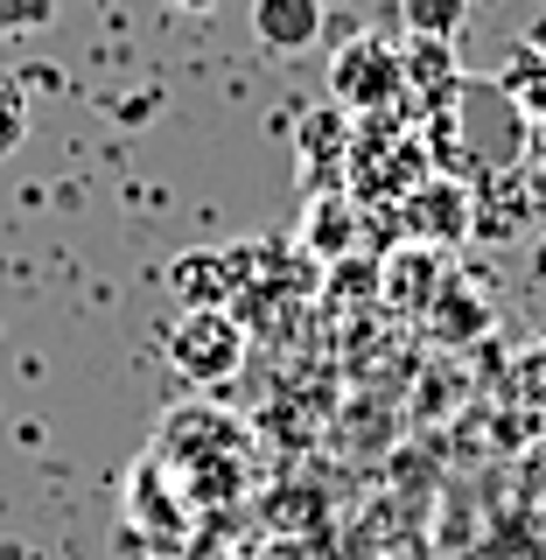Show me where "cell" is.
Masks as SVG:
<instances>
[{
  "label": "cell",
  "mask_w": 546,
  "mask_h": 560,
  "mask_svg": "<svg viewBox=\"0 0 546 560\" xmlns=\"http://www.w3.org/2000/svg\"><path fill=\"white\" fill-rule=\"evenodd\" d=\"M169 364H175V378L183 385H232L239 378V364H245V329H239V315L232 308H183L169 323Z\"/></svg>",
  "instance_id": "cell-1"
},
{
  "label": "cell",
  "mask_w": 546,
  "mask_h": 560,
  "mask_svg": "<svg viewBox=\"0 0 546 560\" xmlns=\"http://www.w3.org/2000/svg\"><path fill=\"white\" fill-rule=\"evenodd\" d=\"M329 98L344 105V113H393L399 98H407V63H399V49H385L379 35H358V43H344L337 57H329Z\"/></svg>",
  "instance_id": "cell-2"
},
{
  "label": "cell",
  "mask_w": 546,
  "mask_h": 560,
  "mask_svg": "<svg viewBox=\"0 0 546 560\" xmlns=\"http://www.w3.org/2000/svg\"><path fill=\"white\" fill-rule=\"evenodd\" d=\"M323 35V0H253V43L267 57H302Z\"/></svg>",
  "instance_id": "cell-3"
},
{
  "label": "cell",
  "mask_w": 546,
  "mask_h": 560,
  "mask_svg": "<svg viewBox=\"0 0 546 560\" xmlns=\"http://www.w3.org/2000/svg\"><path fill=\"white\" fill-rule=\"evenodd\" d=\"M407 218H414V238L455 245V238L469 232V189L449 183V175H434L428 189H414V197H407Z\"/></svg>",
  "instance_id": "cell-4"
},
{
  "label": "cell",
  "mask_w": 546,
  "mask_h": 560,
  "mask_svg": "<svg viewBox=\"0 0 546 560\" xmlns=\"http://www.w3.org/2000/svg\"><path fill=\"white\" fill-rule=\"evenodd\" d=\"M224 273H239V259H224V253H183L169 267V288L183 294V308H224V294L239 288V280H224Z\"/></svg>",
  "instance_id": "cell-5"
},
{
  "label": "cell",
  "mask_w": 546,
  "mask_h": 560,
  "mask_svg": "<svg viewBox=\"0 0 546 560\" xmlns=\"http://www.w3.org/2000/svg\"><path fill=\"white\" fill-rule=\"evenodd\" d=\"M455 49L449 43H434V35H414V49H407V57H399V63H407V84H420V92H428L434 105H442L449 92H455Z\"/></svg>",
  "instance_id": "cell-6"
},
{
  "label": "cell",
  "mask_w": 546,
  "mask_h": 560,
  "mask_svg": "<svg viewBox=\"0 0 546 560\" xmlns=\"http://www.w3.org/2000/svg\"><path fill=\"white\" fill-rule=\"evenodd\" d=\"M399 14H407L414 35H434V43H455L469 22V0H399Z\"/></svg>",
  "instance_id": "cell-7"
},
{
  "label": "cell",
  "mask_w": 546,
  "mask_h": 560,
  "mask_svg": "<svg viewBox=\"0 0 546 560\" xmlns=\"http://www.w3.org/2000/svg\"><path fill=\"white\" fill-rule=\"evenodd\" d=\"M22 140H28V98H22L14 78H0V162H8Z\"/></svg>",
  "instance_id": "cell-8"
},
{
  "label": "cell",
  "mask_w": 546,
  "mask_h": 560,
  "mask_svg": "<svg viewBox=\"0 0 546 560\" xmlns=\"http://www.w3.org/2000/svg\"><path fill=\"white\" fill-rule=\"evenodd\" d=\"M57 22V0H0V35H28Z\"/></svg>",
  "instance_id": "cell-9"
},
{
  "label": "cell",
  "mask_w": 546,
  "mask_h": 560,
  "mask_svg": "<svg viewBox=\"0 0 546 560\" xmlns=\"http://www.w3.org/2000/svg\"><path fill=\"white\" fill-rule=\"evenodd\" d=\"M315 245H323V253H344V245H350V210L337 197L315 203Z\"/></svg>",
  "instance_id": "cell-10"
},
{
  "label": "cell",
  "mask_w": 546,
  "mask_h": 560,
  "mask_svg": "<svg viewBox=\"0 0 546 560\" xmlns=\"http://www.w3.org/2000/svg\"><path fill=\"white\" fill-rule=\"evenodd\" d=\"M302 154H315V162H337V154H344V113H323L315 127H302Z\"/></svg>",
  "instance_id": "cell-11"
},
{
  "label": "cell",
  "mask_w": 546,
  "mask_h": 560,
  "mask_svg": "<svg viewBox=\"0 0 546 560\" xmlns=\"http://www.w3.org/2000/svg\"><path fill=\"white\" fill-rule=\"evenodd\" d=\"M169 8H175V14H218L224 0H169Z\"/></svg>",
  "instance_id": "cell-12"
}]
</instances>
